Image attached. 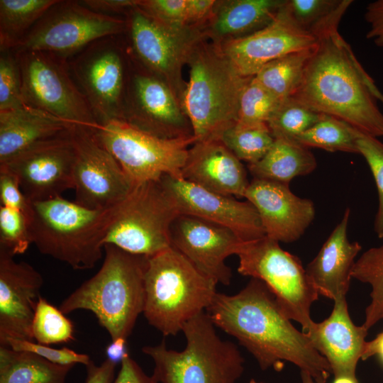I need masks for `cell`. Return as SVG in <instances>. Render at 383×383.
Instances as JSON below:
<instances>
[{"label": "cell", "instance_id": "cell-1", "mask_svg": "<svg viewBox=\"0 0 383 383\" xmlns=\"http://www.w3.org/2000/svg\"><path fill=\"white\" fill-rule=\"evenodd\" d=\"M206 312L215 326L238 339L262 370H280L287 361L316 381L326 382L332 374L326 359L306 334L292 325L274 294L258 279L251 278L234 295L216 292Z\"/></svg>", "mask_w": 383, "mask_h": 383}, {"label": "cell", "instance_id": "cell-2", "mask_svg": "<svg viewBox=\"0 0 383 383\" xmlns=\"http://www.w3.org/2000/svg\"><path fill=\"white\" fill-rule=\"evenodd\" d=\"M373 83L338 27H333L320 35L292 97L377 138L383 136V114L371 89Z\"/></svg>", "mask_w": 383, "mask_h": 383}, {"label": "cell", "instance_id": "cell-3", "mask_svg": "<svg viewBox=\"0 0 383 383\" xmlns=\"http://www.w3.org/2000/svg\"><path fill=\"white\" fill-rule=\"evenodd\" d=\"M104 250L105 257L99 270L64 299L59 309L65 314L89 311L111 340H127L144 311L148 257L111 244H105Z\"/></svg>", "mask_w": 383, "mask_h": 383}, {"label": "cell", "instance_id": "cell-4", "mask_svg": "<svg viewBox=\"0 0 383 383\" xmlns=\"http://www.w3.org/2000/svg\"><path fill=\"white\" fill-rule=\"evenodd\" d=\"M205 38L188 57L189 80L182 101L196 141L219 140L237 123L242 92L253 77L239 74L220 45Z\"/></svg>", "mask_w": 383, "mask_h": 383}, {"label": "cell", "instance_id": "cell-5", "mask_svg": "<svg viewBox=\"0 0 383 383\" xmlns=\"http://www.w3.org/2000/svg\"><path fill=\"white\" fill-rule=\"evenodd\" d=\"M121 203L90 209L62 196L33 202L29 221L32 243L42 254L74 270L91 269L102 257L105 238Z\"/></svg>", "mask_w": 383, "mask_h": 383}, {"label": "cell", "instance_id": "cell-6", "mask_svg": "<svg viewBox=\"0 0 383 383\" xmlns=\"http://www.w3.org/2000/svg\"><path fill=\"white\" fill-rule=\"evenodd\" d=\"M216 284L171 246L148 258L143 314L163 335H175L187 321L206 311Z\"/></svg>", "mask_w": 383, "mask_h": 383}, {"label": "cell", "instance_id": "cell-7", "mask_svg": "<svg viewBox=\"0 0 383 383\" xmlns=\"http://www.w3.org/2000/svg\"><path fill=\"white\" fill-rule=\"evenodd\" d=\"M187 340L182 351L168 349L165 340L144 346L154 362L152 377L158 383H236L244 371V358L232 342L223 340L206 312L183 326Z\"/></svg>", "mask_w": 383, "mask_h": 383}, {"label": "cell", "instance_id": "cell-8", "mask_svg": "<svg viewBox=\"0 0 383 383\" xmlns=\"http://www.w3.org/2000/svg\"><path fill=\"white\" fill-rule=\"evenodd\" d=\"M237 255L238 272L263 282L286 316L300 323L306 333L314 323L311 306L319 294L299 258L266 235L243 242Z\"/></svg>", "mask_w": 383, "mask_h": 383}, {"label": "cell", "instance_id": "cell-9", "mask_svg": "<svg viewBox=\"0 0 383 383\" xmlns=\"http://www.w3.org/2000/svg\"><path fill=\"white\" fill-rule=\"evenodd\" d=\"M96 135L133 185L160 181L164 175L182 179L189 149L196 141L193 135L160 138L125 121L99 126Z\"/></svg>", "mask_w": 383, "mask_h": 383}, {"label": "cell", "instance_id": "cell-10", "mask_svg": "<svg viewBox=\"0 0 383 383\" xmlns=\"http://www.w3.org/2000/svg\"><path fill=\"white\" fill-rule=\"evenodd\" d=\"M179 214L160 181L135 184L121 201L104 245L132 254L155 255L172 246L170 227Z\"/></svg>", "mask_w": 383, "mask_h": 383}, {"label": "cell", "instance_id": "cell-11", "mask_svg": "<svg viewBox=\"0 0 383 383\" xmlns=\"http://www.w3.org/2000/svg\"><path fill=\"white\" fill-rule=\"evenodd\" d=\"M15 53L25 105L47 112L72 126L95 130L99 127L71 76L67 60L41 51Z\"/></svg>", "mask_w": 383, "mask_h": 383}, {"label": "cell", "instance_id": "cell-12", "mask_svg": "<svg viewBox=\"0 0 383 383\" xmlns=\"http://www.w3.org/2000/svg\"><path fill=\"white\" fill-rule=\"evenodd\" d=\"M126 30V19L95 12L79 1L58 0L12 50L41 51L68 60L95 40Z\"/></svg>", "mask_w": 383, "mask_h": 383}, {"label": "cell", "instance_id": "cell-13", "mask_svg": "<svg viewBox=\"0 0 383 383\" xmlns=\"http://www.w3.org/2000/svg\"><path fill=\"white\" fill-rule=\"evenodd\" d=\"M118 37L95 40L67 60L71 76L99 126L123 121L128 76Z\"/></svg>", "mask_w": 383, "mask_h": 383}, {"label": "cell", "instance_id": "cell-14", "mask_svg": "<svg viewBox=\"0 0 383 383\" xmlns=\"http://www.w3.org/2000/svg\"><path fill=\"white\" fill-rule=\"evenodd\" d=\"M133 54L143 68L165 83L182 106L186 83L182 67L194 46L206 36L196 27H170L135 7L126 15Z\"/></svg>", "mask_w": 383, "mask_h": 383}, {"label": "cell", "instance_id": "cell-15", "mask_svg": "<svg viewBox=\"0 0 383 383\" xmlns=\"http://www.w3.org/2000/svg\"><path fill=\"white\" fill-rule=\"evenodd\" d=\"M70 132L75 149L74 201L90 209H104L124 200L135 185L100 143L96 130L73 126Z\"/></svg>", "mask_w": 383, "mask_h": 383}, {"label": "cell", "instance_id": "cell-16", "mask_svg": "<svg viewBox=\"0 0 383 383\" xmlns=\"http://www.w3.org/2000/svg\"><path fill=\"white\" fill-rule=\"evenodd\" d=\"M70 130L40 141L0 164L16 176L30 202L60 197L74 189L75 149Z\"/></svg>", "mask_w": 383, "mask_h": 383}, {"label": "cell", "instance_id": "cell-17", "mask_svg": "<svg viewBox=\"0 0 383 383\" xmlns=\"http://www.w3.org/2000/svg\"><path fill=\"white\" fill-rule=\"evenodd\" d=\"M123 121L162 138L192 135L190 123L172 91L147 70L128 76Z\"/></svg>", "mask_w": 383, "mask_h": 383}, {"label": "cell", "instance_id": "cell-18", "mask_svg": "<svg viewBox=\"0 0 383 383\" xmlns=\"http://www.w3.org/2000/svg\"><path fill=\"white\" fill-rule=\"evenodd\" d=\"M160 182L180 214L193 216L228 228L243 242L265 236L259 213L248 201H240L170 175H164Z\"/></svg>", "mask_w": 383, "mask_h": 383}, {"label": "cell", "instance_id": "cell-19", "mask_svg": "<svg viewBox=\"0 0 383 383\" xmlns=\"http://www.w3.org/2000/svg\"><path fill=\"white\" fill-rule=\"evenodd\" d=\"M171 244L201 273L229 285L228 257L238 254L243 241L231 230L204 219L179 214L170 227Z\"/></svg>", "mask_w": 383, "mask_h": 383}, {"label": "cell", "instance_id": "cell-20", "mask_svg": "<svg viewBox=\"0 0 383 383\" xmlns=\"http://www.w3.org/2000/svg\"><path fill=\"white\" fill-rule=\"evenodd\" d=\"M283 6L266 27L220 45L242 76L254 77L267 63L291 52L313 48L317 44L320 36L297 26Z\"/></svg>", "mask_w": 383, "mask_h": 383}, {"label": "cell", "instance_id": "cell-21", "mask_svg": "<svg viewBox=\"0 0 383 383\" xmlns=\"http://www.w3.org/2000/svg\"><path fill=\"white\" fill-rule=\"evenodd\" d=\"M0 249V345L9 338L33 340L32 323L43 284L30 264Z\"/></svg>", "mask_w": 383, "mask_h": 383}, {"label": "cell", "instance_id": "cell-22", "mask_svg": "<svg viewBox=\"0 0 383 383\" xmlns=\"http://www.w3.org/2000/svg\"><path fill=\"white\" fill-rule=\"evenodd\" d=\"M244 198L257 209L265 235L278 242L299 239L315 216L313 201L293 194L289 185L253 179Z\"/></svg>", "mask_w": 383, "mask_h": 383}, {"label": "cell", "instance_id": "cell-23", "mask_svg": "<svg viewBox=\"0 0 383 383\" xmlns=\"http://www.w3.org/2000/svg\"><path fill=\"white\" fill-rule=\"evenodd\" d=\"M182 179L210 192L244 198L250 184L237 157L220 140L196 141L189 149Z\"/></svg>", "mask_w": 383, "mask_h": 383}, {"label": "cell", "instance_id": "cell-24", "mask_svg": "<svg viewBox=\"0 0 383 383\" xmlns=\"http://www.w3.org/2000/svg\"><path fill=\"white\" fill-rule=\"evenodd\" d=\"M367 330L351 320L346 299L334 301L331 315L320 323L314 322L306 333L315 349L329 363L335 377H356L357 365L362 359Z\"/></svg>", "mask_w": 383, "mask_h": 383}, {"label": "cell", "instance_id": "cell-25", "mask_svg": "<svg viewBox=\"0 0 383 383\" xmlns=\"http://www.w3.org/2000/svg\"><path fill=\"white\" fill-rule=\"evenodd\" d=\"M350 214V211L348 208L340 222L306 268L319 295L333 301L346 299L355 258L362 249L359 243L350 242L348 238Z\"/></svg>", "mask_w": 383, "mask_h": 383}, {"label": "cell", "instance_id": "cell-26", "mask_svg": "<svg viewBox=\"0 0 383 383\" xmlns=\"http://www.w3.org/2000/svg\"><path fill=\"white\" fill-rule=\"evenodd\" d=\"M72 127L47 112L26 105L0 111V164Z\"/></svg>", "mask_w": 383, "mask_h": 383}, {"label": "cell", "instance_id": "cell-27", "mask_svg": "<svg viewBox=\"0 0 383 383\" xmlns=\"http://www.w3.org/2000/svg\"><path fill=\"white\" fill-rule=\"evenodd\" d=\"M285 0H229L217 1L204 31L213 42L223 43L252 34L270 24Z\"/></svg>", "mask_w": 383, "mask_h": 383}, {"label": "cell", "instance_id": "cell-28", "mask_svg": "<svg viewBox=\"0 0 383 383\" xmlns=\"http://www.w3.org/2000/svg\"><path fill=\"white\" fill-rule=\"evenodd\" d=\"M317 166L313 154L294 140L276 138L258 162L248 165L253 179L289 185L296 177L311 173Z\"/></svg>", "mask_w": 383, "mask_h": 383}, {"label": "cell", "instance_id": "cell-29", "mask_svg": "<svg viewBox=\"0 0 383 383\" xmlns=\"http://www.w3.org/2000/svg\"><path fill=\"white\" fill-rule=\"evenodd\" d=\"M74 366L53 363L32 353L0 345V383H66Z\"/></svg>", "mask_w": 383, "mask_h": 383}, {"label": "cell", "instance_id": "cell-30", "mask_svg": "<svg viewBox=\"0 0 383 383\" xmlns=\"http://www.w3.org/2000/svg\"><path fill=\"white\" fill-rule=\"evenodd\" d=\"M313 48L291 52L267 63L253 77L255 80L280 101L293 96L301 84Z\"/></svg>", "mask_w": 383, "mask_h": 383}, {"label": "cell", "instance_id": "cell-31", "mask_svg": "<svg viewBox=\"0 0 383 383\" xmlns=\"http://www.w3.org/2000/svg\"><path fill=\"white\" fill-rule=\"evenodd\" d=\"M58 0H0V50H13Z\"/></svg>", "mask_w": 383, "mask_h": 383}, {"label": "cell", "instance_id": "cell-32", "mask_svg": "<svg viewBox=\"0 0 383 383\" xmlns=\"http://www.w3.org/2000/svg\"><path fill=\"white\" fill-rule=\"evenodd\" d=\"M352 0H285L283 8L301 28L320 36L340 21Z\"/></svg>", "mask_w": 383, "mask_h": 383}, {"label": "cell", "instance_id": "cell-33", "mask_svg": "<svg viewBox=\"0 0 383 383\" xmlns=\"http://www.w3.org/2000/svg\"><path fill=\"white\" fill-rule=\"evenodd\" d=\"M357 131V129L347 123L323 114L312 127L292 140L308 148H318L328 152L359 153Z\"/></svg>", "mask_w": 383, "mask_h": 383}, {"label": "cell", "instance_id": "cell-34", "mask_svg": "<svg viewBox=\"0 0 383 383\" xmlns=\"http://www.w3.org/2000/svg\"><path fill=\"white\" fill-rule=\"evenodd\" d=\"M352 278L372 287L371 302L365 309L362 325L368 331L383 318V244L367 250L355 261Z\"/></svg>", "mask_w": 383, "mask_h": 383}, {"label": "cell", "instance_id": "cell-35", "mask_svg": "<svg viewBox=\"0 0 383 383\" xmlns=\"http://www.w3.org/2000/svg\"><path fill=\"white\" fill-rule=\"evenodd\" d=\"M240 161L254 164L260 160L274 142L267 125L244 126L235 123L219 139Z\"/></svg>", "mask_w": 383, "mask_h": 383}, {"label": "cell", "instance_id": "cell-36", "mask_svg": "<svg viewBox=\"0 0 383 383\" xmlns=\"http://www.w3.org/2000/svg\"><path fill=\"white\" fill-rule=\"evenodd\" d=\"M323 114L291 96L281 101L267 126L274 139L292 140L312 127Z\"/></svg>", "mask_w": 383, "mask_h": 383}, {"label": "cell", "instance_id": "cell-37", "mask_svg": "<svg viewBox=\"0 0 383 383\" xmlns=\"http://www.w3.org/2000/svg\"><path fill=\"white\" fill-rule=\"evenodd\" d=\"M32 335L33 340L45 345L74 340L72 322L40 295L33 319Z\"/></svg>", "mask_w": 383, "mask_h": 383}, {"label": "cell", "instance_id": "cell-38", "mask_svg": "<svg viewBox=\"0 0 383 383\" xmlns=\"http://www.w3.org/2000/svg\"><path fill=\"white\" fill-rule=\"evenodd\" d=\"M281 101L252 77L242 92L236 123L244 126L267 125Z\"/></svg>", "mask_w": 383, "mask_h": 383}, {"label": "cell", "instance_id": "cell-39", "mask_svg": "<svg viewBox=\"0 0 383 383\" xmlns=\"http://www.w3.org/2000/svg\"><path fill=\"white\" fill-rule=\"evenodd\" d=\"M32 244L28 217L17 209L0 206V249L13 256L26 252Z\"/></svg>", "mask_w": 383, "mask_h": 383}, {"label": "cell", "instance_id": "cell-40", "mask_svg": "<svg viewBox=\"0 0 383 383\" xmlns=\"http://www.w3.org/2000/svg\"><path fill=\"white\" fill-rule=\"evenodd\" d=\"M24 105L17 56L12 50H0V111Z\"/></svg>", "mask_w": 383, "mask_h": 383}, {"label": "cell", "instance_id": "cell-41", "mask_svg": "<svg viewBox=\"0 0 383 383\" xmlns=\"http://www.w3.org/2000/svg\"><path fill=\"white\" fill-rule=\"evenodd\" d=\"M357 147L358 152L365 158L376 182L379 203L374 228L377 236L383 238V143L357 130Z\"/></svg>", "mask_w": 383, "mask_h": 383}, {"label": "cell", "instance_id": "cell-42", "mask_svg": "<svg viewBox=\"0 0 383 383\" xmlns=\"http://www.w3.org/2000/svg\"><path fill=\"white\" fill-rule=\"evenodd\" d=\"M2 346H8L17 351L32 353L53 363L63 365L79 363L85 366L91 360L88 355L77 353L67 347L56 349L32 340L9 338Z\"/></svg>", "mask_w": 383, "mask_h": 383}, {"label": "cell", "instance_id": "cell-43", "mask_svg": "<svg viewBox=\"0 0 383 383\" xmlns=\"http://www.w3.org/2000/svg\"><path fill=\"white\" fill-rule=\"evenodd\" d=\"M188 0H140L138 8L170 27L182 28L186 24Z\"/></svg>", "mask_w": 383, "mask_h": 383}, {"label": "cell", "instance_id": "cell-44", "mask_svg": "<svg viewBox=\"0 0 383 383\" xmlns=\"http://www.w3.org/2000/svg\"><path fill=\"white\" fill-rule=\"evenodd\" d=\"M1 206L23 212L30 221L32 203L22 192L18 178L10 171L0 167Z\"/></svg>", "mask_w": 383, "mask_h": 383}, {"label": "cell", "instance_id": "cell-45", "mask_svg": "<svg viewBox=\"0 0 383 383\" xmlns=\"http://www.w3.org/2000/svg\"><path fill=\"white\" fill-rule=\"evenodd\" d=\"M140 0H83L80 3L88 9L105 15H126L138 6Z\"/></svg>", "mask_w": 383, "mask_h": 383}, {"label": "cell", "instance_id": "cell-46", "mask_svg": "<svg viewBox=\"0 0 383 383\" xmlns=\"http://www.w3.org/2000/svg\"><path fill=\"white\" fill-rule=\"evenodd\" d=\"M113 383H158L152 376L145 373L140 366L126 355L121 362V368Z\"/></svg>", "mask_w": 383, "mask_h": 383}, {"label": "cell", "instance_id": "cell-47", "mask_svg": "<svg viewBox=\"0 0 383 383\" xmlns=\"http://www.w3.org/2000/svg\"><path fill=\"white\" fill-rule=\"evenodd\" d=\"M365 17L370 24L367 38L373 40L377 46L383 47V0L370 3L366 8Z\"/></svg>", "mask_w": 383, "mask_h": 383}, {"label": "cell", "instance_id": "cell-48", "mask_svg": "<svg viewBox=\"0 0 383 383\" xmlns=\"http://www.w3.org/2000/svg\"><path fill=\"white\" fill-rule=\"evenodd\" d=\"M213 0H188L186 11V24L187 26H196L210 19L216 4Z\"/></svg>", "mask_w": 383, "mask_h": 383}, {"label": "cell", "instance_id": "cell-49", "mask_svg": "<svg viewBox=\"0 0 383 383\" xmlns=\"http://www.w3.org/2000/svg\"><path fill=\"white\" fill-rule=\"evenodd\" d=\"M116 363L106 359L100 365L90 362L85 365L87 370L86 383H113Z\"/></svg>", "mask_w": 383, "mask_h": 383}, {"label": "cell", "instance_id": "cell-50", "mask_svg": "<svg viewBox=\"0 0 383 383\" xmlns=\"http://www.w3.org/2000/svg\"><path fill=\"white\" fill-rule=\"evenodd\" d=\"M106 355L107 359L115 363L121 362L123 358L128 355L127 349V340L123 338H118L111 340L106 348Z\"/></svg>", "mask_w": 383, "mask_h": 383}, {"label": "cell", "instance_id": "cell-51", "mask_svg": "<svg viewBox=\"0 0 383 383\" xmlns=\"http://www.w3.org/2000/svg\"><path fill=\"white\" fill-rule=\"evenodd\" d=\"M377 355L383 363V332L379 333L372 340L367 342V345L362 357V360Z\"/></svg>", "mask_w": 383, "mask_h": 383}, {"label": "cell", "instance_id": "cell-52", "mask_svg": "<svg viewBox=\"0 0 383 383\" xmlns=\"http://www.w3.org/2000/svg\"><path fill=\"white\" fill-rule=\"evenodd\" d=\"M333 383H359L357 377L340 376L334 377Z\"/></svg>", "mask_w": 383, "mask_h": 383}, {"label": "cell", "instance_id": "cell-53", "mask_svg": "<svg viewBox=\"0 0 383 383\" xmlns=\"http://www.w3.org/2000/svg\"><path fill=\"white\" fill-rule=\"evenodd\" d=\"M301 378L302 383H326V382L316 381L308 372L303 370H301Z\"/></svg>", "mask_w": 383, "mask_h": 383}, {"label": "cell", "instance_id": "cell-54", "mask_svg": "<svg viewBox=\"0 0 383 383\" xmlns=\"http://www.w3.org/2000/svg\"><path fill=\"white\" fill-rule=\"evenodd\" d=\"M371 88L376 98L380 100L383 103V94L379 90V89L377 88V87L376 86L374 83L372 85Z\"/></svg>", "mask_w": 383, "mask_h": 383}, {"label": "cell", "instance_id": "cell-55", "mask_svg": "<svg viewBox=\"0 0 383 383\" xmlns=\"http://www.w3.org/2000/svg\"><path fill=\"white\" fill-rule=\"evenodd\" d=\"M249 383H262V382H257V381H256L255 379H250V381L249 382Z\"/></svg>", "mask_w": 383, "mask_h": 383}]
</instances>
